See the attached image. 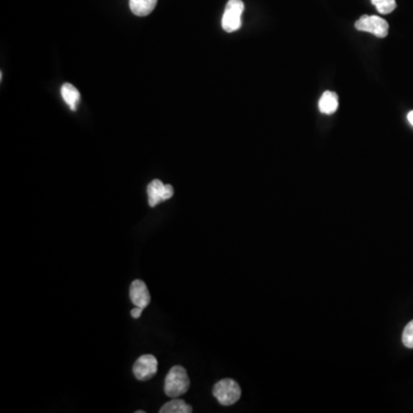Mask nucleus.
<instances>
[{
  "mask_svg": "<svg viewBox=\"0 0 413 413\" xmlns=\"http://www.w3.org/2000/svg\"><path fill=\"white\" fill-rule=\"evenodd\" d=\"M190 388V379L183 367H171L164 380V393L171 398H177L187 393Z\"/></svg>",
  "mask_w": 413,
  "mask_h": 413,
  "instance_id": "f257e3e1",
  "label": "nucleus"
},
{
  "mask_svg": "<svg viewBox=\"0 0 413 413\" xmlns=\"http://www.w3.org/2000/svg\"><path fill=\"white\" fill-rule=\"evenodd\" d=\"M148 194V204L152 208L164 201L169 200L173 195V187L171 185H164L160 179H154L147 186Z\"/></svg>",
  "mask_w": 413,
  "mask_h": 413,
  "instance_id": "39448f33",
  "label": "nucleus"
},
{
  "mask_svg": "<svg viewBox=\"0 0 413 413\" xmlns=\"http://www.w3.org/2000/svg\"><path fill=\"white\" fill-rule=\"evenodd\" d=\"M143 308H134V309L131 310V316L134 317V319H138L141 313H143Z\"/></svg>",
  "mask_w": 413,
  "mask_h": 413,
  "instance_id": "4468645a",
  "label": "nucleus"
},
{
  "mask_svg": "<svg viewBox=\"0 0 413 413\" xmlns=\"http://www.w3.org/2000/svg\"><path fill=\"white\" fill-rule=\"evenodd\" d=\"M213 396L224 407H230L240 400L241 388L237 381L223 379L213 386Z\"/></svg>",
  "mask_w": 413,
  "mask_h": 413,
  "instance_id": "f03ea898",
  "label": "nucleus"
},
{
  "mask_svg": "<svg viewBox=\"0 0 413 413\" xmlns=\"http://www.w3.org/2000/svg\"><path fill=\"white\" fill-rule=\"evenodd\" d=\"M132 371L140 381L152 379L157 372V360L153 355H143L136 360Z\"/></svg>",
  "mask_w": 413,
  "mask_h": 413,
  "instance_id": "423d86ee",
  "label": "nucleus"
},
{
  "mask_svg": "<svg viewBox=\"0 0 413 413\" xmlns=\"http://www.w3.org/2000/svg\"><path fill=\"white\" fill-rule=\"evenodd\" d=\"M243 10H245V3L243 0H229L222 19V27L224 30L227 33H234L240 29L243 24L241 15Z\"/></svg>",
  "mask_w": 413,
  "mask_h": 413,
  "instance_id": "7ed1b4c3",
  "label": "nucleus"
},
{
  "mask_svg": "<svg viewBox=\"0 0 413 413\" xmlns=\"http://www.w3.org/2000/svg\"><path fill=\"white\" fill-rule=\"evenodd\" d=\"M192 411V407L185 403L183 400H178V397L176 400L164 404L160 409V413H191Z\"/></svg>",
  "mask_w": 413,
  "mask_h": 413,
  "instance_id": "9b49d317",
  "label": "nucleus"
},
{
  "mask_svg": "<svg viewBox=\"0 0 413 413\" xmlns=\"http://www.w3.org/2000/svg\"><path fill=\"white\" fill-rule=\"evenodd\" d=\"M130 300L136 307L143 309L150 304V294L143 280L136 279L131 283Z\"/></svg>",
  "mask_w": 413,
  "mask_h": 413,
  "instance_id": "0eeeda50",
  "label": "nucleus"
},
{
  "mask_svg": "<svg viewBox=\"0 0 413 413\" xmlns=\"http://www.w3.org/2000/svg\"><path fill=\"white\" fill-rule=\"evenodd\" d=\"M407 121L410 122L411 125L413 127V110L410 113L407 114Z\"/></svg>",
  "mask_w": 413,
  "mask_h": 413,
  "instance_id": "2eb2a0df",
  "label": "nucleus"
},
{
  "mask_svg": "<svg viewBox=\"0 0 413 413\" xmlns=\"http://www.w3.org/2000/svg\"><path fill=\"white\" fill-rule=\"evenodd\" d=\"M61 96L64 98V103H67L70 109L75 112L80 100V94L76 87H73V84H64L61 87Z\"/></svg>",
  "mask_w": 413,
  "mask_h": 413,
  "instance_id": "9d476101",
  "label": "nucleus"
},
{
  "mask_svg": "<svg viewBox=\"0 0 413 413\" xmlns=\"http://www.w3.org/2000/svg\"><path fill=\"white\" fill-rule=\"evenodd\" d=\"M157 0H130V10L137 17L150 15L155 7Z\"/></svg>",
  "mask_w": 413,
  "mask_h": 413,
  "instance_id": "1a4fd4ad",
  "label": "nucleus"
},
{
  "mask_svg": "<svg viewBox=\"0 0 413 413\" xmlns=\"http://www.w3.org/2000/svg\"><path fill=\"white\" fill-rule=\"evenodd\" d=\"M319 110L323 114H331L335 113L337 108H339V99H337V94L332 91H326L324 92L323 96L320 98L319 100Z\"/></svg>",
  "mask_w": 413,
  "mask_h": 413,
  "instance_id": "6e6552de",
  "label": "nucleus"
},
{
  "mask_svg": "<svg viewBox=\"0 0 413 413\" xmlns=\"http://www.w3.org/2000/svg\"><path fill=\"white\" fill-rule=\"evenodd\" d=\"M136 413H145V411L138 410V411H136Z\"/></svg>",
  "mask_w": 413,
  "mask_h": 413,
  "instance_id": "dca6fc26",
  "label": "nucleus"
},
{
  "mask_svg": "<svg viewBox=\"0 0 413 413\" xmlns=\"http://www.w3.org/2000/svg\"><path fill=\"white\" fill-rule=\"evenodd\" d=\"M380 14H389L396 8L395 0H371Z\"/></svg>",
  "mask_w": 413,
  "mask_h": 413,
  "instance_id": "f8f14e48",
  "label": "nucleus"
},
{
  "mask_svg": "<svg viewBox=\"0 0 413 413\" xmlns=\"http://www.w3.org/2000/svg\"><path fill=\"white\" fill-rule=\"evenodd\" d=\"M402 341H403L404 346L413 349V320L407 324L404 328Z\"/></svg>",
  "mask_w": 413,
  "mask_h": 413,
  "instance_id": "ddd939ff",
  "label": "nucleus"
},
{
  "mask_svg": "<svg viewBox=\"0 0 413 413\" xmlns=\"http://www.w3.org/2000/svg\"><path fill=\"white\" fill-rule=\"evenodd\" d=\"M357 30L370 33L379 38H385L388 36L389 31V24L383 17H376V15H363L360 20L355 24Z\"/></svg>",
  "mask_w": 413,
  "mask_h": 413,
  "instance_id": "20e7f679",
  "label": "nucleus"
}]
</instances>
